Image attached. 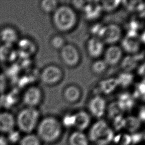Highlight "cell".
I'll return each instance as SVG.
<instances>
[{
    "mask_svg": "<svg viewBox=\"0 0 145 145\" xmlns=\"http://www.w3.org/2000/svg\"><path fill=\"white\" fill-rule=\"evenodd\" d=\"M78 19L74 8L67 5H59L52 14L53 25L62 33H67L74 29L78 23Z\"/></svg>",
    "mask_w": 145,
    "mask_h": 145,
    "instance_id": "cell-1",
    "label": "cell"
},
{
    "mask_svg": "<svg viewBox=\"0 0 145 145\" xmlns=\"http://www.w3.org/2000/svg\"><path fill=\"white\" fill-rule=\"evenodd\" d=\"M37 136L41 142L53 143L57 141L62 134V125L57 118L52 116L44 118L37 126Z\"/></svg>",
    "mask_w": 145,
    "mask_h": 145,
    "instance_id": "cell-2",
    "label": "cell"
},
{
    "mask_svg": "<svg viewBox=\"0 0 145 145\" xmlns=\"http://www.w3.org/2000/svg\"><path fill=\"white\" fill-rule=\"evenodd\" d=\"M40 113L36 108L26 107L21 110L16 118V125L20 131L30 134L39 123Z\"/></svg>",
    "mask_w": 145,
    "mask_h": 145,
    "instance_id": "cell-3",
    "label": "cell"
},
{
    "mask_svg": "<svg viewBox=\"0 0 145 145\" xmlns=\"http://www.w3.org/2000/svg\"><path fill=\"white\" fill-rule=\"evenodd\" d=\"M88 137L91 141L104 145L111 141L114 134L106 122L100 120L91 127Z\"/></svg>",
    "mask_w": 145,
    "mask_h": 145,
    "instance_id": "cell-4",
    "label": "cell"
},
{
    "mask_svg": "<svg viewBox=\"0 0 145 145\" xmlns=\"http://www.w3.org/2000/svg\"><path fill=\"white\" fill-rule=\"evenodd\" d=\"M97 37L102 40L105 45H115L121 39L122 30L116 24H107L101 28Z\"/></svg>",
    "mask_w": 145,
    "mask_h": 145,
    "instance_id": "cell-5",
    "label": "cell"
},
{
    "mask_svg": "<svg viewBox=\"0 0 145 145\" xmlns=\"http://www.w3.org/2000/svg\"><path fill=\"white\" fill-rule=\"evenodd\" d=\"M64 77V72L57 65H50L45 67L40 74V79L43 84L53 86L61 82Z\"/></svg>",
    "mask_w": 145,
    "mask_h": 145,
    "instance_id": "cell-6",
    "label": "cell"
},
{
    "mask_svg": "<svg viewBox=\"0 0 145 145\" xmlns=\"http://www.w3.org/2000/svg\"><path fill=\"white\" fill-rule=\"evenodd\" d=\"M61 61L69 67H74L79 65L81 55L78 48L72 44H66L60 51Z\"/></svg>",
    "mask_w": 145,
    "mask_h": 145,
    "instance_id": "cell-7",
    "label": "cell"
},
{
    "mask_svg": "<svg viewBox=\"0 0 145 145\" xmlns=\"http://www.w3.org/2000/svg\"><path fill=\"white\" fill-rule=\"evenodd\" d=\"M43 94L40 88L36 86L28 87L24 92L22 101L26 107L36 108L43 99Z\"/></svg>",
    "mask_w": 145,
    "mask_h": 145,
    "instance_id": "cell-8",
    "label": "cell"
},
{
    "mask_svg": "<svg viewBox=\"0 0 145 145\" xmlns=\"http://www.w3.org/2000/svg\"><path fill=\"white\" fill-rule=\"evenodd\" d=\"M107 108L106 101L100 95H95L88 102V108L90 113L92 116L98 119H100L104 116Z\"/></svg>",
    "mask_w": 145,
    "mask_h": 145,
    "instance_id": "cell-9",
    "label": "cell"
},
{
    "mask_svg": "<svg viewBox=\"0 0 145 145\" xmlns=\"http://www.w3.org/2000/svg\"><path fill=\"white\" fill-rule=\"evenodd\" d=\"M86 53L88 56L94 60L100 59L105 50V44L98 37L92 36L86 42Z\"/></svg>",
    "mask_w": 145,
    "mask_h": 145,
    "instance_id": "cell-10",
    "label": "cell"
},
{
    "mask_svg": "<svg viewBox=\"0 0 145 145\" xmlns=\"http://www.w3.org/2000/svg\"><path fill=\"white\" fill-rule=\"evenodd\" d=\"M123 51L116 44L109 45L105 49L103 54V60L108 66H115L119 63L123 59Z\"/></svg>",
    "mask_w": 145,
    "mask_h": 145,
    "instance_id": "cell-11",
    "label": "cell"
},
{
    "mask_svg": "<svg viewBox=\"0 0 145 145\" xmlns=\"http://www.w3.org/2000/svg\"><path fill=\"white\" fill-rule=\"evenodd\" d=\"M16 30L11 26H6L0 30V41L3 45H13L19 40Z\"/></svg>",
    "mask_w": 145,
    "mask_h": 145,
    "instance_id": "cell-12",
    "label": "cell"
},
{
    "mask_svg": "<svg viewBox=\"0 0 145 145\" xmlns=\"http://www.w3.org/2000/svg\"><path fill=\"white\" fill-rule=\"evenodd\" d=\"M16 125V118L8 112L0 113V132L9 133L14 130Z\"/></svg>",
    "mask_w": 145,
    "mask_h": 145,
    "instance_id": "cell-13",
    "label": "cell"
},
{
    "mask_svg": "<svg viewBox=\"0 0 145 145\" xmlns=\"http://www.w3.org/2000/svg\"><path fill=\"white\" fill-rule=\"evenodd\" d=\"M74 116V127L76 130L82 131L86 129L90 126L91 121L90 114L84 110H80Z\"/></svg>",
    "mask_w": 145,
    "mask_h": 145,
    "instance_id": "cell-14",
    "label": "cell"
},
{
    "mask_svg": "<svg viewBox=\"0 0 145 145\" xmlns=\"http://www.w3.org/2000/svg\"><path fill=\"white\" fill-rule=\"evenodd\" d=\"M82 95V91L80 87L75 85H70L66 87L63 93L64 100L70 104H74L79 101Z\"/></svg>",
    "mask_w": 145,
    "mask_h": 145,
    "instance_id": "cell-15",
    "label": "cell"
},
{
    "mask_svg": "<svg viewBox=\"0 0 145 145\" xmlns=\"http://www.w3.org/2000/svg\"><path fill=\"white\" fill-rule=\"evenodd\" d=\"M18 42L17 52L22 56H32L36 52V45L34 42L28 39L19 40Z\"/></svg>",
    "mask_w": 145,
    "mask_h": 145,
    "instance_id": "cell-16",
    "label": "cell"
},
{
    "mask_svg": "<svg viewBox=\"0 0 145 145\" xmlns=\"http://www.w3.org/2000/svg\"><path fill=\"white\" fill-rule=\"evenodd\" d=\"M69 145H89V139L82 131L76 130L72 132L69 138Z\"/></svg>",
    "mask_w": 145,
    "mask_h": 145,
    "instance_id": "cell-17",
    "label": "cell"
},
{
    "mask_svg": "<svg viewBox=\"0 0 145 145\" xmlns=\"http://www.w3.org/2000/svg\"><path fill=\"white\" fill-rule=\"evenodd\" d=\"M17 53L13 45L2 44L0 47V60L3 61H12L16 57Z\"/></svg>",
    "mask_w": 145,
    "mask_h": 145,
    "instance_id": "cell-18",
    "label": "cell"
},
{
    "mask_svg": "<svg viewBox=\"0 0 145 145\" xmlns=\"http://www.w3.org/2000/svg\"><path fill=\"white\" fill-rule=\"evenodd\" d=\"M59 6V2L56 0H43L39 4L40 10L47 14H53Z\"/></svg>",
    "mask_w": 145,
    "mask_h": 145,
    "instance_id": "cell-19",
    "label": "cell"
},
{
    "mask_svg": "<svg viewBox=\"0 0 145 145\" xmlns=\"http://www.w3.org/2000/svg\"><path fill=\"white\" fill-rule=\"evenodd\" d=\"M108 67L103 59H98L94 60L91 65V69L95 74L100 75L106 71Z\"/></svg>",
    "mask_w": 145,
    "mask_h": 145,
    "instance_id": "cell-20",
    "label": "cell"
},
{
    "mask_svg": "<svg viewBox=\"0 0 145 145\" xmlns=\"http://www.w3.org/2000/svg\"><path fill=\"white\" fill-rule=\"evenodd\" d=\"M20 145H41V141L37 135L28 134L20 140Z\"/></svg>",
    "mask_w": 145,
    "mask_h": 145,
    "instance_id": "cell-21",
    "label": "cell"
},
{
    "mask_svg": "<svg viewBox=\"0 0 145 145\" xmlns=\"http://www.w3.org/2000/svg\"><path fill=\"white\" fill-rule=\"evenodd\" d=\"M50 44L53 49L60 51L66 43L65 39L62 36L55 35L51 38L50 40Z\"/></svg>",
    "mask_w": 145,
    "mask_h": 145,
    "instance_id": "cell-22",
    "label": "cell"
},
{
    "mask_svg": "<svg viewBox=\"0 0 145 145\" xmlns=\"http://www.w3.org/2000/svg\"><path fill=\"white\" fill-rule=\"evenodd\" d=\"M136 97L141 100H145V81L139 83L136 87Z\"/></svg>",
    "mask_w": 145,
    "mask_h": 145,
    "instance_id": "cell-23",
    "label": "cell"
},
{
    "mask_svg": "<svg viewBox=\"0 0 145 145\" xmlns=\"http://www.w3.org/2000/svg\"><path fill=\"white\" fill-rule=\"evenodd\" d=\"M125 125L127 126V127L129 129H136L139 125V120L134 118H129L125 120Z\"/></svg>",
    "mask_w": 145,
    "mask_h": 145,
    "instance_id": "cell-24",
    "label": "cell"
},
{
    "mask_svg": "<svg viewBox=\"0 0 145 145\" xmlns=\"http://www.w3.org/2000/svg\"><path fill=\"white\" fill-rule=\"evenodd\" d=\"M63 124L68 127H74V114H68L65 116L63 120Z\"/></svg>",
    "mask_w": 145,
    "mask_h": 145,
    "instance_id": "cell-25",
    "label": "cell"
},
{
    "mask_svg": "<svg viewBox=\"0 0 145 145\" xmlns=\"http://www.w3.org/2000/svg\"><path fill=\"white\" fill-rule=\"evenodd\" d=\"M140 117L142 120H145V108L141 110L140 113Z\"/></svg>",
    "mask_w": 145,
    "mask_h": 145,
    "instance_id": "cell-26",
    "label": "cell"
}]
</instances>
